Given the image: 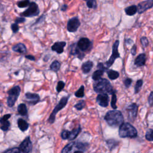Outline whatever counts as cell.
I'll list each match as a JSON object with an SVG mask.
<instances>
[{
  "instance_id": "8992f818",
  "label": "cell",
  "mask_w": 153,
  "mask_h": 153,
  "mask_svg": "<svg viewBox=\"0 0 153 153\" xmlns=\"http://www.w3.org/2000/svg\"><path fill=\"white\" fill-rule=\"evenodd\" d=\"M68 101V97H63L62 98H61V99L60 100L59 103L56 106V107L54 108L52 113L51 114L48 120L49 122L51 124L53 123L55 120V117H56V114L62 109H63L66 105L67 102Z\"/></svg>"
},
{
  "instance_id": "d6a6232c",
  "label": "cell",
  "mask_w": 153,
  "mask_h": 153,
  "mask_svg": "<svg viewBox=\"0 0 153 153\" xmlns=\"http://www.w3.org/2000/svg\"><path fill=\"white\" fill-rule=\"evenodd\" d=\"M143 85V80H139L136 82V83L135 86V93H138L141 90V89Z\"/></svg>"
},
{
  "instance_id": "60d3db41",
  "label": "cell",
  "mask_w": 153,
  "mask_h": 153,
  "mask_svg": "<svg viewBox=\"0 0 153 153\" xmlns=\"http://www.w3.org/2000/svg\"><path fill=\"white\" fill-rule=\"evenodd\" d=\"M70 136V132L68 130H63L61 133V137L63 139H69Z\"/></svg>"
},
{
  "instance_id": "4dcf8cb0",
  "label": "cell",
  "mask_w": 153,
  "mask_h": 153,
  "mask_svg": "<svg viewBox=\"0 0 153 153\" xmlns=\"http://www.w3.org/2000/svg\"><path fill=\"white\" fill-rule=\"evenodd\" d=\"M0 122H1V129L3 131H7L9 129L10 126V122L8 120H7V121L0 120Z\"/></svg>"
},
{
  "instance_id": "c3c4849f",
  "label": "cell",
  "mask_w": 153,
  "mask_h": 153,
  "mask_svg": "<svg viewBox=\"0 0 153 153\" xmlns=\"http://www.w3.org/2000/svg\"><path fill=\"white\" fill-rule=\"evenodd\" d=\"M25 58L31 60H34V61L35 60V58L32 55H27L25 56Z\"/></svg>"
},
{
  "instance_id": "603a6c76",
  "label": "cell",
  "mask_w": 153,
  "mask_h": 153,
  "mask_svg": "<svg viewBox=\"0 0 153 153\" xmlns=\"http://www.w3.org/2000/svg\"><path fill=\"white\" fill-rule=\"evenodd\" d=\"M81 131V128L79 126L78 128H76L70 132V136L69 138V140H74L75 138L78 136L79 133Z\"/></svg>"
},
{
  "instance_id": "f6af8a7d",
  "label": "cell",
  "mask_w": 153,
  "mask_h": 153,
  "mask_svg": "<svg viewBox=\"0 0 153 153\" xmlns=\"http://www.w3.org/2000/svg\"><path fill=\"white\" fill-rule=\"evenodd\" d=\"M25 21V19L24 17H17V18L16 19V20H15V22L16 23L18 24V23H23V22H24Z\"/></svg>"
},
{
  "instance_id": "8fae6325",
  "label": "cell",
  "mask_w": 153,
  "mask_h": 153,
  "mask_svg": "<svg viewBox=\"0 0 153 153\" xmlns=\"http://www.w3.org/2000/svg\"><path fill=\"white\" fill-rule=\"evenodd\" d=\"M19 148L22 153H29L31 151L32 145L29 137L26 138V139L20 144Z\"/></svg>"
},
{
  "instance_id": "d590c367",
  "label": "cell",
  "mask_w": 153,
  "mask_h": 153,
  "mask_svg": "<svg viewBox=\"0 0 153 153\" xmlns=\"http://www.w3.org/2000/svg\"><path fill=\"white\" fill-rule=\"evenodd\" d=\"M87 6L90 9H95L97 7L96 0H88L87 2Z\"/></svg>"
},
{
  "instance_id": "e575fe53",
  "label": "cell",
  "mask_w": 153,
  "mask_h": 153,
  "mask_svg": "<svg viewBox=\"0 0 153 153\" xmlns=\"http://www.w3.org/2000/svg\"><path fill=\"white\" fill-rule=\"evenodd\" d=\"M86 106V102L85 101H80L79 103H76V105H75L74 107L77 109V110H82Z\"/></svg>"
},
{
  "instance_id": "4316f807",
  "label": "cell",
  "mask_w": 153,
  "mask_h": 153,
  "mask_svg": "<svg viewBox=\"0 0 153 153\" xmlns=\"http://www.w3.org/2000/svg\"><path fill=\"white\" fill-rule=\"evenodd\" d=\"M60 68V63L58 60L53 61L50 65V69L55 72H58Z\"/></svg>"
},
{
  "instance_id": "f546056e",
  "label": "cell",
  "mask_w": 153,
  "mask_h": 153,
  "mask_svg": "<svg viewBox=\"0 0 153 153\" xmlns=\"http://www.w3.org/2000/svg\"><path fill=\"white\" fill-rule=\"evenodd\" d=\"M75 146L79 149H82L83 151H85L89 146V144H87V143H83V142H78L76 143Z\"/></svg>"
},
{
  "instance_id": "30bf717a",
  "label": "cell",
  "mask_w": 153,
  "mask_h": 153,
  "mask_svg": "<svg viewBox=\"0 0 153 153\" xmlns=\"http://www.w3.org/2000/svg\"><path fill=\"white\" fill-rule=\"evenodd\" d=\"M126 110L128 113V118L129 120L133 122L137 116L138 105L136 103H132L126 108Z\"/></svg>"
},
{
  "instance_id": "bcb514c9",
  "label": "cell",
  "mask_w": 153,
  "mask_h": 153,
  "mask_svg": "<svg viewBox=\"0 0 153 153\" xmlns=\"http://www.w3.org/2000/svg\"><path fill=\"white\" fill-rule=\"evenodd\" d=\"M131 53L133 56H135L136 55V46L135 44H134L133 46V47H132V49H131Z\"/></svg>"
},
{
  "instance_id": "f35d334b",
  "label": "cell",
  "mask_w": 153,
  "mask_h": 153,
  "mask_svg": "<svg viewBox=\"0 0 153 153\" xmlns=\"http://www.w3.org/2000/svg\"><path fill=\"white\" fill-rule=\"evenodd\" d=\"M65 87V83L63 82L62 81H59L58 83V85H57V87H56V90L58 93L60 92Z\"/></svg>"
},
{
  "instance_id": "f907efd6",
  "label": "cell",
  "mask_w": 153,
  "mask_h": 153,
  "mask_svg": "<svg viewBox=\"0 0 153 153\" xmlns=\"http://www.w3.org/2000/svg\"><path fill=\"white\" fill-rule=\"evenodd\" d=\"M74 153H83V152L82 151H76L74 152Z\"/></svg>"
},
{
  "instance_id": "ac0fdd59",
  "label": "cell",
  "mask_w": 153,
  "mask_h": 153,
  "mask_svg": "<svg viewBox=\"0 0 153 153\" xmlns=\"http://www.w3.org/2000/svg\"><path fill=\"white\" fill-rule=\"evenodd\" d=\"M12 50L14 52H18L19 53H24L26 52V47L23 44L19 43V44H17L15 46H13Z\"/></svg>"
},
{
  "instance_id": "6da1fadb",
  "label": "cell",
  "mask_w": 153,
  "mask_h": 153,
  "mask_svg": "<svg viewBox=\"0 0 153 153\" xmlns=\"http://www.w3.org/2000/svg\"><path fill=\"white\" fill-rule=\"evenodd\" d=\"M104 119L108 125L113 128L120 127L124 122V118L122 112L118 110L108 111L106 114Z\"/></svg>"
},
{
  "instance_id": "9c48e42d",
  "label": "cell",
  "mask_w": 153,
  "mask_h": 153,
  "mask_svg": "<svg viewBox=\"0 0 153 153\" xmlns=\"http://www.w3.org/2000/svg\"><path fill=\"white\" fill-rule=\"evenodd\" d=\"M153 7V0H146L138 4V13L139 14H142L148 10L151 9Z\"/></svg>"
},
{
  "instance_id": "e0dca14e",
  "label": "cell",
  "mask_w": 153,
  "mask_h": 153,
  "mask_svg": "<svg viewBox=\"0 0 153 153\" xmlns=\"http://www.w3.org/2000/svg\"><path fill=\"white\" fill-rule=\"evenodd\" d=\"M71 49L70 50V54L74 56H78V57L80 59H83L85 56V54L82 53L80 52L79 48L77 46H75V44H72L71 45Z\"/></svg>"
},
{
  "instance_id": "7c38bea8",
  "label": "cell",
  "mask_w": 153,
  "mask_h": 153,
  "mask_svg": "<svg viewBox=\"0 0 153 153\" xmlns=\"http://www.w3.org/2000/svg\"><path fill=\"white\" fill-rule=\"evenodd\" d=\"M96 101L102 107H107L109 105V96L107 93H100L96 98Z\"/></svg>"
},
{
  "instance_id": "4fadbf2b",
  "label": "cell",
  "mask_w": 153,
  "mask_h": 153,
  "mask_svg": "<svg viewBox=\"0 0 153 153\" xmlns=\"http://www.w3.org/2000/svg\"><path fill=\"white\" fill-rule=\"evenodd\" d=\"M26 101L30 105H34L40 101V96L36 93H26L25 94Z\"/></svg>"
},
{
  "instance_id": "2e32d148",
  "label": "cell",
  "mask_w": 153,
  "mask_h": 153,
  "mask_svg": "<svg viewBox=\"0 0 153 153\" xmlns=\"http://www.w3.org/2000/svg\"><path fill=\"white\" fill-rule=\"evenodd\" d=\"M146 59V57L145 53H141L139 55L135 60V65L139 67L145 65Z\"/></svg>"
},
{
  "instance_id": "7dc6e473",
  "label": "cell",
  "mask_w": 153,
  "mask_h": 153,
  "mask_svg": "<svg viewBox=\"0 0 153 153\" xmlns=\"http://www.w3.org/2000/svg\"><path fill=\"white\" fill-rule=\"evenodd\" d=\"M11 117V114H6L5 115V116H4L1 119V120H3V121H7L8 120V119Z\"/></svg>"
},
{
  "instance_id": "7bdbcfd3",
  "label": "cell",
  "mask_w": 153,
  "mask_h": 153,
  "mask_svg": "<svg viewBox=\"0 0 153 153\" xmlns=\"http://www.w3.org/2000/svg\"><path fill=\"white\" fill-rule=\"evenodd\" d=\"M11 28H12V30L13 31V32L14 33H16L18 32L19 29V26L17 23H13L12 25V26H11Z\"/></svg>"
},
{
  "instance_id": "5bb4252c",
  "label": "cell",
  "mask_w": 153,
  "mask_h": 153,
  "mask_svg": "<svg viewBox=\"0 0 153 153\" xmlns=\"http://www.w3.org/2000/svg\"><path fill=\"white\" fill-rule=\"evenodd\" d=\"M91 46L90 41L87 38H82L77 43V46L79 49L83 52L88 50Z\"/></svg>"
},
{
  "instance_id": "484cf974",
  "label": "cell",
  "mask_w": 153,
  "mask_h": 153,
  "mask_svg": "<svg viewBox=\"0 0 153 153\" xmlns=\"http://www.w3.org/2000/svg\"><path fill=\"white\" fill-rule=\"evenodd\" d=\"M107 145L110 150H112L114 148H116L119 145V142L114 139H109L106 141Z\"/></svg>"
},
{
  "instance_id": "7402d4cb",
  "label": "cell",
  "mask_w": 153,
  "mask_h": 153,
  "mask_svg": "<svg viewBox=\"0 0 153 153\" xmlns=\"http://www.w3.org/2000/svg\"><path fill=\"white\" fill-rule=\"evenodd\" d=\"M17 111L20 116H26L28 114V110L26 105L24 103H20L17 107Z\"/></svg>"
},
{
  "instance_id": "7a4b0ae2",
  "label": "cell",
  "mask_w": 153,
  "mask_h": 153,
  "mask_svg": "<svg viewBox=\"0 0 153 153\" xmlns=\"http://www.w3.org/2000/svg\"><path fill=\"white\" fill-rule=\"evenodd\" d=\"M95 92L99 93H111L112 94L115 91L113 90L110 82L105 79H101L93 85Z\"/></svg>"
},
{
  "instance_id": "ee69618b",
  "label": "cell",
  "mask_w": 153,
  "mask_h": 153,
  "mask_svg": "<svg viewBox=\"0 0 153 153\" xmlns=\"http://www.w3.org/2000/svg\"><path fill=\"white\" fill-rule=\"evenodd\" d=\"M148 103L150 106H153V92H151L148 97Z\"/></svg>"
},
{
  "instance_id": "ab89813d",
  "label": "cell",
  "mask_w": 153,
  "mask_h": 153,
  "mask_svg": "<svg viewBox=\"0 0 153 153\" xmlns=\"http://www.w3.org/2000/svg\"><path fill=\"white\" fill-rule=\"evenodd\" d=\"M141 44L142 45L144 48L148 46V44H149V42H148L147 38L145 37V36H142L141 38Z\"/></svg>"
},
{
  "instance_id": "ffe728a7",
  "label": "cell",
  "mask_w": 153,
  "mask_h": 153,
  "mask_svg": "<svg viewBox=\"0 0 153 153\" xmlns=\"http://www.w3.org/2000/svg\"><path fill=\"white\" fill-rule=\"evenodd\" d=\"M17 125L19 128L20 129L21 131L25 132L27 130V129L29 128V124L23 119H19L17 121Z\"/></svg>"
},
{
  "instance_id": "b9f144b4",
  "label": "cell",
  "mask_w": 153,
  "mask_h": 153,
  "mask_svg": "<svg viewBox=\"0 0 153 153\" xmlns=\"http://www.w3.org/2000/svg\"><path fill=\"white\" fill-rule=\"evenodd\" d=\"M132 83V80L129 78H127L124 80V85L127 88L131 86Z\"/></svg>"
},
{
  "instance_id": "44dd1931",
  "label": "cell",
  "mask_w": 153,
  "mask_h": 153,
  "mask_svg": "<svg viewBox=\"0 0 153 153\" xmlns=\"http://www.w3.org/2000/svg\"><path fill=\"white\" fill-rule=\"evenodd\" d=\"M126 14L128 16H133L138 12V7L136 6H131L129 7H128L125 10Z\"/></svg>"
},
{
  "instance_id": "cb8c5ba5",
  "label": "cell",
  "mask_w": 153,
  "mask_h": 153,
  "mask_svg": "<svg viewBox=\"0 0 153 153\" xmlns=\"http://www.w3.org/2000/svg\"><path fill=\"white\" fill-rule=\"evenodd\" d=\"M107 74H108V76L109 79L112 80H116L119 77V73L116 71L110 69V70L108 71Z\"/></svg>"
},
{
  "instance_id": "816d5d0a",
  "label": "cell",
  "mask_w": 153,
  "mask_h": 153,
  "mask_svg": "<svg viewBox=\"0 0 153 153\" xmlns=\"http://www.w3.org/2000/svg\"><path fill=\"white\" fill-rule=\"evenodd\" d=\"M85 1H86V0H85Z\"/></svg>"
},
{
  "instance_id": "1f68e13d",
  "label": "cell",
  "mask_w": 153,
  "mask_h": 153,
  "mask_svg": "<svg viewBox=\"0 0 153 153\" xmlns=\"http://www.w3.org/2000/svg\"><path fill=\"white\" fill-rule=\"evenodd\" d=\"M85 87L82 86L80 89L75 93V96L77 98H83L85 96Z\"/></svg>"
},
{
  "instance_id": "74e56055",
  "label": "cell",
  "mask_w": 153,
  "mask_h": 153,
  "mask_svg": "<svg viewBox=\"0 0 153 153\" xmlns=\"http://www.w3.org/2000/svg\"><path fill=\"white\" fill-rule=\"evenodd\" d=\"M20 151H20V148L15 147V148L7 149L3 153H20Z\"/></svg>"
},
{
  "instance_id": "ba28073f",
  "label": "cell",
  "mask_w": 153,
  "mask_h": 153,
  "mask_svg": "<svg viewBox=\"0 0 153 153\" xmlns=\"http://www.w3.org/2000/svg\"><path fill=\"white\" fill-rule=\"evenodd\" d=\"M80 26V22L77 17L71 19L67 23V29L70 32H75Z\"/></svg>"
},
{
  "instance_id": "d4e9b609",
  "label": "cell",
  "mask_w": 153,
  "mask_h": 153,
  "mask_svg": "<svg viewBox=\"0 0 153 153\" xmlns=\"http://www.w3.org/2000/svg\"><path fill=\"white\" fill-rule=\"evenodd\" d=\"M105 71L102 69H98L95 71L92 75V79L95 81H98L101 79V76L103 75Z\"/></svg>"
},
{
  "instance_id": "8d00e7d4",
  "label": "cell",
  "mask_w": 153,
  "mask_h": 153,
  "mask_svg": "<svg viewBox=\"0 0 153 153\" xmlns=\"http://www.w3.org/2000/svg\"><path fill=\"white\" fill-rule=\"evenodd\" d=\"M145 138L148 141H153V130L149 129L145 135Z\"/></svg>"
},
{
  "instance_id": "9a60e30c",
  "label": "cell",
  "mask_w": 153,
  "mask_h": 153,
  "mask_svg": "<svg viewBox=\"0 0 153 153\" xmlns=\"http://www.w3.org/2000/svg\"><path fill=\"white\" fill-rule=\"evenodd\" d=\"M65 46L66 43L64 42H56L52 46V50L53 52H56L58 54H60L63 52V49Z\"/></svg>"
},
{
  "instance_id": "d6986e66",
  "label": "cell",
  "mask_w": 153,
  "mask_h": 153,
  "mask_svg": "<svg viewBox=\"0 0 153 153\" xmlns=\"http://www.w3.org/2000/svg\"><path fill=\"white\" fill-rule=\"evenodd\" d=\"M93 63L92 61H87L86 62L84 63L82 66V69L83 71V72L85 74H87V73H89L91 69L93 67Z\"/></svg>"
},
{
  "instance_id": "52a82bcc",
  "label": "cell",
  "mask_w": 153,
  "mask_h": 153,
  "mask_svg": "<svg viewBox=\"0 0 153 153\" xmlns=\"http://www.w3.org/2000/svg\"><path fill=\"white\" fill-rule=\"evenodd\" d=\"M40 10L38 9V5L34 2L30 3L29 7L24 12L20 14V16L22 17H33L39 15Z\"/></svg>"
},
{
  "instance_id": "5b68a950",
  "label": "cell",
  "mask_w": 153,
  "mask_h": 153,
  "mask_svg": "<svg viewBox=\"0 0 153 153\" xmlns=\"http://www.w3.org/2000/svg\"><path fill=\"white\" fill-rule=\"evenodd\" d=\"M119 46V41L117 40V41L115 42V43H114L113 46H112V55L109 58V60L106 62H105V67L106 69L112 65L115 60H116L117 58H119L120 57V53H119V50H118Z\"/></svg>"
},
{
  "instance_id": "836d02e7",
  "label": "cell",
  "mask_w": 153,
  "mask_h": 153,
  "mask_svg": "<svg viewBox=\"0 0 153 153\" xmlns=\"http://www.w3.org/2000/svg\"><path fill=\"white\" fill-rule=\"evenodd\" d=\"M31 3H29V0H23V1H19L17 3V5L20 8H24L29 6Z\"/></svg>"
},
{
  "instance_id": "83f0119b",
  "label": "cell",
  "mask_w": 153,
  "mask_h": 153,
  "mask_svg": "<svg viewBox=\"0 0 153 153\" xmlns=\"http://www.w3.org/2000/svg\"><path fill=\"white\" fill-rule=\"evenodd\" d=\"M74 142H71L66 145L62 150V153H69L72 149V147L74 145Z\"/></svg>"
},
{
  "instance_id": "3957f363",
  "label": "cell",
  "mask_w": 153,
  "mask_h": 153,
  "mask_svg": "<svg viewBox=\"0 0 153 153\" xmlns=\"http://www.w3.org/2000/svg\"><path fill=\"white\" fill-rule=\"evenodd\" d=\"M119 136L121 138H136L138 135L136 129L130 123H123L119 128Z\"/></svg>"
},
{
  "instance_id": "681fc988",
  "label": "cell",
  "mask_w": 153,
  "mask_h": 153,
  "mask_svg": "<svg viewBox=\"0 0 153 153\" xmlns=\"http://www.w3.org/2000/svg\"><path fill=\"white\" fill-rule=\"evenodd\" d=\"M67 8H68V6H67V5H66V4H64V5H63V6H62L61 10H62V11H63V12H65V11L66 10Z\"/></svg>"
},
{
  "instance_id": "277c9868",
  "label": "cell",
  "mask_w": 153,
  "mask_h": 153,
  "mask_svg": "<svg viewBox=\"0 0 153 153\" xmlns=\"http://www.w3.org/2000/svg\"><path fill=\"white\" fill-rule=\"evenodd\" d=\"M20 87L16 86L12 88L9 92V96L7 98V105L10 107H12L16 103L20 93Z\"/></svg>"
},
{
  "instance_id": "f1b7e54d",
  "label": "cell",
  "mask_w": 153,
  "mask_h": 153,
  "mask_svg": "<svg viewBox=\"0 0 153 153\" xmlns=\"http://www.w3.org/2000/svg\"><path fill=\"white\" fill-rule=\"evenodd\" d=\"M116 102H117V96L115 92H114L112 94V98H111V107L114 109H117V106H116Z\"/></svg>"
}]
</instances>
